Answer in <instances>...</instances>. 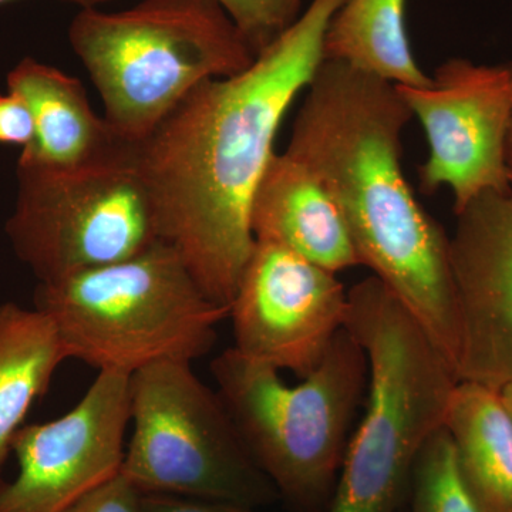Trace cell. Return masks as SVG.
I'll list each match as a JSON object with an SVG mask.
<instances>
[{
	"mask_svg": "<svg viewBox=\"0 0 512 512\" xmlns=\"http://www.w3.org/2000/svg\"><path fill=\"white\" fill-rule=\"evenodd\" d=\"M67 360L52 319L15 302L0 305V471L33 404Z\"/></svg>",
	"mask_w": 512,
	"mask_h": 512,
	"instance_id": "2e32d148",
	"label": "cell"
},
{
	"mask_svg": "<svg viewBox=\"0 0 512 512\" xmlns=\"http://www.w3.org/2000/svg\"><path fill=\"white\" fill-rule=\"evenodd\" d=\"M6 2H12V0H0V5ZM64 2L73 3V5L79 6L80 9H92L107 5V3L113 2V0H64Z\"/></svg>",
	"mask_w": 512,
	"mask_h": 512,
	"instance_id": "cb8c5ba5",
	"label": "cell"
},
{
	"mask_svg": "<svg viewBox=\"0 0 512 512\" xmlns=\"http://www.w3.org/2000/svg\"><path fill=\"white\" fill-rule=\"evenodd\" d=\"M343 2L311 0L247 69L195 87L136 146L161 238L228 311L255 245L256 187L289 107L325 60L326 29Z\"/></svg>",
	"mask_w": 512,
	"mask_h": 512,
	"instance_id": "6da1fadb",
	"label": "cell"
},
{
	"mask_svg": "<svg viewBox=\"0 0 512 512\" xmlns=\"http://www.w3.org/2000/svg\"><path fill=\"white\" fill-rule=\"evenodd\" d=\"M69 42L117 137L138 146L200 84L254 62L217 0H141L120 12L80 9Z\"/></svg>",
	"mask_w": 512,
	"mask_h": 512,
	"instance_id": "277c9868",
	"label": "cell"
},
{
	"mask_svg": "<svg viewBox=\"0 0 512 512\" xmlns=\"http://www.w3.org/2000/svg\"><path fill=\"white\" fill-rule=\"evenodd\" d=\"M293 123L289 156L335 201L360 265L412 312L457 373L450 237L404 177L402 134L412 113L396 84L323 60Z\"/></svg>",
	"mask_w": 512,
	"mask_h": 512,
	"instance_id": "7a4b0ae2",
	"label": "cell"
},
{
	"mask_svg": "<svg viewBox=\"0 0 512 512\" xmlns=\"http://www.w3.org/2000/svg\"><path fill=\"white\" fill-rule=\"evenodd\" d=\"M225 409L259 470L302 508L332 500L369 367L362 346L343 328L298 384L275 367L229 348L211 363Z\"/></svg>",
	"mask_w": 512,
	"mask_h": 512,
	"instance_id": "8992f818",
	"label": "cell"
},
{
	"mask_svg": "<svg viewBox=\"0 0 512 512\" xmlns=\"http://www.w3.org/2000/svg\"><path fill=\"white\" fill-rule=\"evenodd\" d=\"M8 90L28 104L35 136L18 167L69 171L117 160L134 150L94 111L82 80L33 57L8 74Z\"/></svg>",
	"mask_w": 512,
	"mask_h": 512,
	"instance_id": "4fadbf2b",
	"label": "cell"
},
{
	"mask_svg": "<svg viewBox=\"0 0 512 512\" xmlns=\"http://www.w3.org/2000/svg\"><path fill=\"white\" fill-rule=\"evenodd\" d=\"M35 136V123L28 104L18 94L0 93V143L28 147Z\"/></svg>",
	"mask_w": 512,
	"mask_h": 512,
	"instance_id": "44dd1931",
	"label": "cell"
},
{
	"mask_svg": "<svg viewBox=\"0 0 512 512\" xmlns=\"http://www.w3.org/2000/svg\"><path fill=\"white\" fill-rule=\"evenodd\" d=\"M410 481L413 512H483L461 476L444 427L421 450Z\"/></svg>",
	"mask_w": 512,
	"mask_h": 512,
	"instance_id": "ac0fdd59",
	"label": "cell"
},
{
	"mask_svg": "<svg viewBox=\"0 0 512 512\" xmlns=\"http://www.w3.org/2000/svg\"><path fill=\"white\" fill-rule=\"evenodd\" d=\"M143 512H258L248 505L173 494H144Z\"/></svg>",
	"mask_w": 512,
	"mask_h": 512,
	"instance_id": "7402d4cb",
	"label": "cell"
},
{
	"mask_svg": "<svg viewBox=\"0 0 512 512\" xmlns=\"http://www.w3.org/2000/svg\"><path fill=\"white\" fill-rule=\"evenodd\" d=\"M251 228L255 241L289 249L333 274L360 265L335 201L288 153H275L256 187Z\"/></svg>",
	"mask_w": 512,
	"mask_h": 512,
	"instance_id": "5bb4252c",
	"label": "cell"
},
{
	"mask_svg": "<svg viewBox=\"0 0 512 512\" xmlns=\"http://www.w3.org/2000/svg\"><path fill=\"white\" fill-rule=\"evenodd\" d=\"M259 55L301 16L303 0H217Z\"/></svg>",
	"mask_w": 512,
	"mask_h": 512,
	"instance_id": "d6986e66",
	"label": "cell"
},
{
	"mask_svg": "<svg viewBox=\"0 0 512 512\" xmlns=\"http://www.w3.org/2000/svg\"><path fill=\"white\" fill-rule=\"evenodd\" d=\"M456 218L457 377L501 390L512 382V191L485 192Z\"/></svg>",
	"mask_w": 512,
	"mask_h": 512,
	"instance_id": "7c38bea8",
	"label": "cell"
},
{
	"mask_svg": "<svg viewBox=\"0 0 512 512\" xmlns=\"http://www.w3.org/2000/svg\"><path fill=\"white\" fill-rule=\"evenodd\" d=\"M323 59L343 62L396 86H426L404 23V0H345L330 19Z\"/></svg>",
	"mask_w": 512,
	"mask_h": 512,
	"instance_id": "e0dca14e",
	"label": "cell"
},
{
	"mask_svg": "<svg viewBox=\"0 0 512 512\" xmlns=\"http://www.w3.org/2000/svg\"><path fill=\"white\" fill-rule=\"evenodd\" d=\"M130 377L100 370L72 410L20 427L12 440L18 474L0 481V512H62L121 473Z\"/></svg>",
	"mask_w": 512,
	"mask_h": 512,
	"instance_id": "30bf717a",
	"label": "cell"
},
{
	"mask_svg": "<svg viewBox=\"0 0 512 512\" xmlns=\"http://www.w3.org/2000/svg\"><path fill=\"white\" fill-rule=\"evenodd\" d=\"M141 497L143 493L120 473L62 512H143Z\"/></svg>",
	"mask_w": 512,
	"mask_h": 512,
	"instance_id": "ffe728a7",
	"label": "cell"
},
{
	"mask_svg": "<svg viewBox=\"0 0 512 512\" xmlns=\"http://www.w3.org/2000/svg\"><path fill=\"white\" fill-rule=\"evenodd\" d=\"M130 424L121 474L141 493L254 508L278 493L249 456L220 394L190 362L164 360L131 375Z\"/></svg>",
	"mask_w": 512,
	"mask_h": 512,
	"instance_id": "52a82bcc",
	"label": "cell"
},
{
	"mask_svg": "<svg viewBox=\"0 0 512 512\" xmlns=\"http://www.w3.org/2000/svg\"><path fill=\"white\" fill-rule=\"evenodd\" d=\"M345 328L362 346L365 414L350 436L329 512H396L460 382L412 312L369 276L348 291Z\"/></svg>",
	"mask_w": 512,
	"mask_h": 512,
	"instance_id": "3957f363",
	"label": "cell"
},
{
	"mask_svg": "<svg viewBox=\"0 0 512 512\" xmlns=\"http://www.w3.org/2000/svg\"><path fill=\"white\" fill-rule=\"evenodd\" d=\"M35 308L55 323L67 359L131 375L151 363L208 355L229 316L164 241L116 264L39 284Z\"/></svg>",
	"mask_w": 512,
	"mask_h": 512,
	"instance_id": "5b68a950",
	"label": "cell"
},
{
	"mask_svg": "<svg viewBox=\"0 0 512 512\" xmlns=\"http://www.w3.org/2000/svg\"><path fill=\"white\" fill-rule=\"evenodd\" d=\"M501 399L507 407L508 413H510L512 419V382L505 384L503 389L500 390Z\"/></svg>",
	"mask_w": 512,
	"mask_h": 512,
	"instance_id": "d4e9b609",
	"label": "cell"
},
{
	"mask_svg": "<svg viewBox=\"0 0 512 512\" xmlns=\"http://www.w3.org/2000/svg\"><path fill=\"white\" fill-rule=\"evenodd\" d=\"M348 302L333 272L279 245L255 241L229 308L232 348L302 379L345 328Z\"/></svg>",
	"mask_w": 512,
	"mask_h": 512,
	"instance_id": "8fae6325",
	"label": "cell"
},
{
	"mask_svg": "<svg viewBox=\"0 0 512 512\" xmlns=\"http://www.w3.org/2000/svg\"><path fill=\"white\" fill-rule=\"evenodd\" d=\"M419 119L429 156L419 168L420 188H450L454 214L485 192H510L505 148L512 106V72L454 59L437 67L426 86H396Z\"/></svg>",
	"mask_w": 512,
	"mask_h": 512,
	"instance_id": "9c48e42d",
	"label": "cell"
},
{
	"mask_svg": "<svg viewBox=\"0 0 512 512\" xmlns=\"http://www.w3.org/2000/svg\"><path fill=\"white\" fill-rule=\"evenodd\" d=\"M444 429L481 511L512 512V419L500 390L458 382Z\"/></svg>",
	"mask_w": 512,
	"mask_h": 512,
	"instance_id": "9a60e30c",
	"label": "cell"
},
{
	"mask_svg": "<svg viewBox=\"0 0 512 512\" xmlns=\"http://www.w3.org/2000/svg\"><path fill=\"white\" fill-rule=\"evenodd\" d=\"M512 72V64H510ZM505 163H507L508 181H510L512 190V106L510 114V123H508L507 148H505Z\"/></svg>",
	"mask_w": 512,
	"mask_h": 512,
	"instance_id": "603a6c76",
	"label": "cell"
},
{
	"mask_svg": "<svg viewBox=\"0 0 512 512\" xmlns=\"http://www.w3.org/2000/svg\"><path fill=\"white\" fill-rule=\"evenodd\" d=\"M16 174L6 235L39 284L116 264L163 241L136 147L80 170L18 167Z\"/></svg>",
	"mask_w": 512,
	"mask_h": 512,
	"instance_id": "ba28073f",
	"label": "cell"
}]
</instances>
